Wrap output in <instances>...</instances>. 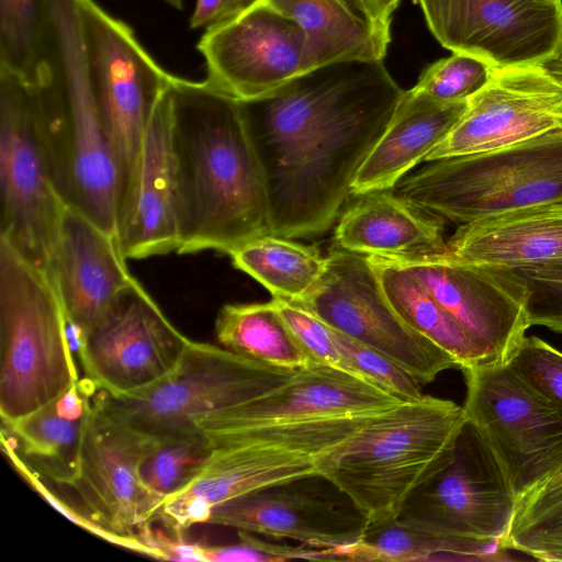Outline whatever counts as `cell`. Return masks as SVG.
Wrapping results in <instances>:
<instances>
[{"label":"cell","mask_w":562,"mask_h":562,"mask_svg":"<svg viewBox=\"0 0 562 562\" xmlns=\"http://www.w3.org/2000/svg\"><path fill=\"white\" fill-rule=\"evenodd\" d=\"M404 91L383 60H344L239 101L266 183L272 235L306 238L329 229Z\"/></svg>","instance_id":"6da1fadb"},{"label":"cell","mask_w":562,"mask_h":562,"mask_svg":"<svg viewBox=\"0 0 562 562\" xmlns=\"http://www.w3.org/2000/svg\"><path fill=\"white\" fill-rule=\"evenodd\" d=\"M168 91L177 252L229 255L271 234L266 183L239 101L209 80L172 75Z\"/></svg>","instance_id":"7a4b0ae2"},{"label":"cell","mask_w":562,"mask_h":562,"mask_svg":"<svg viewBox=\"0 0 562 562\" xmlns=\"http://www.w3.org/2000/svg\"><path fill=\"white\" fill-rule=\"evenodd\" d=\"M26 81L58 194L117 238L119 173L87 72L79 0L49 1Z\"/></svg>","instance_id":"3957f363"},{"label":"cell","mask_w":562,"mask_h":562,"mask_svg":"<svg viewBox=\"0 0 562 562\" xmlns=\"http://www.w3.org/2000/svg\"><path fill=\"white\" fill-rule=\"evenodd\" d=\"M465 420L463 406L449 400L424 395L398 403L317 460V472L369 522L396 518L407 497L448 460Z\"/></svg>","instance_id":"277c9868"},{"label":"cell","mask_w":562,"mask_h":562,"mask_svg":"<svg viewBox=\"0 0 562 562\" xmlns=\"http://www.w3.org/2000/svg\"><path fill=\"white\" fill-rule=\"evenodd\" d=\"M375 414L321 417L207 438L212 452L195 477L158 515L175 533L206 524L216 505L318 474L317 460L351 440Z\"/></svg>","instance_id":"5b68a950"},{"label":"cell","mask_w":562,"mask_h":562,"mask_svg":"<svg viewBox=\"0 0 562 562\" xmlns=\"http://www.w3.org/2000/svg\"><path fill=\"white\" fill-rule=\"evenodd\" d=\"M69 323L49 277L0 238V416L14 423L79 380Z\"/></svg>","instance_id":"8992f818"},{"label":"cell","mask_w":562,"mask_h":562,"mask_svg":"<svg viewBox=\"0 0 562 562\" xmlns=\"http://www.w3.org/2000/svg\"><path fill=\"white\" fill-rule=\"evenodd\" d=\"M442 222L562 202V128L504 148L427 161L392 190Z\"/></svg>","instance_id":"52a82bcc"},{"label":"cell","mask_w":562,"mask_h":562,"mask_svg":"<svg viewBox=\"0 0 562 562\" xmlns=\"http://www.w3.org/2000/svg\"><path fill=\"white\" fill-rule=\"evenodd\" d=\"M155 437L133 426L98 389L85 430L77 479L67 487L81 527L98 537L155 558L146 543L164 501L139 476Z\"/></svg>","instance_id":"ba28073f"},{"label":"cell","mask_w":562,"mask_h":562,"mask_svg":"<svg viewBox=\"0 0 562 562\" xmlns=\"http://www.w3.org/2000/svg\"><path fill=\"white\" fill-rule=\"evenodd\" d=\"M66 206L41 140L30 86L0 69V238L47 273Z\"/></svg>","instance_id":"9c48e42d"},{"label":"cell","mask_w":562,"mask_h":562,"mask_svg":"<svg viewBox=\"0 0 562 562\" xmlns=\"http://www.w3.org/2000/svg\"><path fill=\"white\" fill-rule=\"evenodd\" d=\"M296 371L191 340L162 380L128 395L106 393L133 426L157 437L198 430L194 424L202 417L261 396Z\"/></svg>","instance_id":"30bf717a"},{"label":"cell","mask_w":562,"mask_h":562,"mask_svg":"<svg viewBox=\"0 0 562 562\" xmlns=\"http://www.w3.org/2000/svg\"><path fill=\"white\" fill-rule=\"evenodd\" d=\"M79 10L87 72L116 161L120 204L170 74L146 52L125 22L94 0H79Z\"/></svg>","instance_id":"8fae6325"},{"label":"cell","mask_w":562,"mask_h":562,"mask_svg":"<svg viewBox=\"0 0 562 562\" xmlns=\"http://www.w3.org/2000/svg\"><path fill=\"white\" fill-rule=\"evenodd\" d=\"M517 503L498 459L467 419L448 460L407 497L397 518L434 536L504 547Z\"/></svg>","instance_id":"7c38bea8"},{"label":"cell","mask_w":562,"mask_h":562,"mask_svg":"<svg viewBox=\"0 0 562 562\" xmlns=\"http://www.w3.org/2000/svg\"><path fill=\"white\" fill-rule=\"evenodd\" d=\"M461 370L467 419L483 436L519 498L562 467V417L506 362Z\"/></svg>","instance_id":"4fadbf2b"},{"label":"cell","mask_w":562,"mask_h":562,"mask_svg":"<svg viewBox=\"0 0 562 562\" xmlns=\"http://www.w3.org/2000/svg\"><path fill=\"white\" fill-rule=\"evenodd\" d=\"M326 257L327 269L319 284L300 305L333 329L395 361L422 384L458 367L450 353L394 312L366 255L336 245Z\"/></svg>","instance_id":"5bb4252c"},{"label":"cell","mask_w":562,"mask_h":562,"mask_svg":"<svg viewBox=\"0 0 562 562\" xmlns=\"http://www.w3.org/2000/svg\"><path fill=\"white\" fill-rule=\"evenodd\" d=\"M76 341L85 378L113 396H123L169 375L191 339L136 280Z\"/></svg>","instance_id":"9a60e30c"},{"label":"cell","mask_w":562,"mask_h":562,"mask_svg":"<svg viewBox=\"0 0 562 562\" xmlns=\"http://www.w3.org/2000/svg\"><path fill=\"white\" fill-rule=\"evenodd\" d=\"M436 40L491 68L548 65L562 42L555 0H418Z\"/></svg>","instance_id":"2e32d148"},{"label":"cell","mask_w":562,"mask_h":562,"mask_svg":"<svg viewBox=\"0 0 562 562\" xmlns=\"http://www.w3.org/2000/svg\"><path fill=\"white\" fill-rule=\"evenodd\" d=\"M384 258L408 270L440 303L484 363L505 362L526 336L530 326L524 290L497 269L461 261L445 250Z\"/></svg>","instance_id":"e0dca14e"},{"label":"cell","mask_w":562,"mask_h":562,"mask_svg":"<svg viewBox=\"0 0 562 562\" xmlns=\"http://www.w3.org/2000/svg\"><path fill=\"white\" fill-rule=\"evenodd\" d=\"M562 128V78L546 65L492 68L425 162L491 151Z\"/></svg>","instance_id":"ac0fdd59"},{"label":"cell","mask_w":562,"mask_h":562,"mask_svg":"<svg viewBox=\"0 0 562 562\" xmlns=\"http://www.w3.org/2000/svg\"><path fill=\"white\" fill-rule=\"evenodd\" d=\"M212 85L238 101L268 95L305 68V35L296 22L254 2L198 42Z\"/></svg>","instance_id":"d6986e66"},{"label":"cell","mask_w":562,"mask_h":562,"mask_svg":"<svg viewBox=\"0 0 562 562\" xmlns=\"http://www.w3.org/2000/svg\"><path fill=\"white\" fill-rule=\"evenodd\" d=\"M206 524L327 549L358 540L369 520L334 483L315 474L223 502Z\"/></svg>","instance_id":"ffe728a7"},{"label":"cell","mask_w":562,"mask_h":562,"mask_svg":"<svg viewBox=\"0 0 562 562\" xmlns=\"http://www.w3.org/2000/svg\"><path fill=\"white\" fill-rule=\"evenodd\" d=\"M398 403L384 390L349 372L312 364L261 396L202 417L194 427L206 438H214L321 417L378 414Z\"/></svg>","instance_id":"44dd1931"},{"label":"cell","mask_w":562,"mask_h":562,"mask_svg":"<svg viewBox=\"0 0 562 562\" xmlns=\"http://www.w3.org/2000/svg\"><path fill=\"white\" fill-rule=\"evenodd\" d=\"M47 276L76 339L136 281L117 238L70 206L60 218Z\"/></svg>","instance_id":"7402d4cb"},{"label":"cell","mask_w":562,"mask_h":562,"mask_svg":"<svg viewBox=\"0 0 562 562\" xmlns=\"http://www.w3.org/2000/svg\"><path fill=\"white\" fill-rule=\"evenodd\" d=\"M117 240L126 259H145L178 249L168 87L148 121L119 204Z\"/></svg>","instance_id":"603a6c76"},{"label":"cell","mask_w":562,"mask_h":562,"mask_svg":"<svg viewBox=\"0 0 562 562\" xmlns=\"http://www.w3.org/2000/svg\"><path fill=\"white\" fill-rule=\"evenodd\" d=\"M445 251L473 265L510 268L562 259V202L459 225Z\"/></svg>","instance_id":"cb8c5ba5"},{"label":"cell","mask_w":562,"mask_h":562,"mask_svg":"<svg viewBox=\"0 0 562 562\" xmlns=\"http://www.w3.org/2000/svg\"><path fill=\"white\" fill-rule=\"evenodd\" d=\"M468 100L440 102L404 94L382 137L358 170L351 194L393 190L451 132Z\"/></svg>","instance_id":"d4e9b609"},{"label":"cell","mask_w":562,"mask_h":562,"mask_svg":"<svg viewBox=\"0 0 562 562\" xmlns=\"http://www.w3.org/2000/svg\"><path fill=\"white\" fill-rule=\"evenodd\" d=\"M335 229L336 245L366 256H412L443 251L441 220L392 190L356 195Z\"/></svg>","instance_id":"484cf974"},{"label":"cell","mask_w":562,"mask_h":562,"mask_svg":"<svg viewBox=\"0 0 562 562\" xmlns=\"http://www.w3.org/2000/svg\"><path fill=\"white\" fill-rule=\"evenodd\" d=\"M97 386L80 379L66 393L8 425L1 437L37 473L59 486L78 476L85 430Z\"/></svg>","instance_id":"4316f807"},{"label":"cell","mask_w":562,"mask_h":562,"mask_svg":"<svg viewBox=\"0 0 562 562\" xmlns=\"http://www.w3.org/2000/svg\"><path fill=\"white\" fill-rule=\"evenodd\" d=\"M299 24L305 35L306 71L344 60H383L390 29L367 0H260Z\"/></svg>","instance_id":"83f0119b"},{"label":"cell","mask_w":562,"mask_h":562,"mask_svg":"<svg viewBox=\"0 0 562 562\" xmlns=\"http://www.w3.org/2000/svg\"><path fill=\"white\" fill-rule=\"evenodd\" d=\"M367 258L386 301L406 325L450 353L460 369L484 363L458 323L408 270L384 257Z\"/></svg>","instance_id":"f1b7e54d"},{"label":"cell","mask_w":562,"mask_h":562,"mask_svg":"<svg viewBox=\"0 0 562 562\" xmlns=\"http://www.w3.org/2000/svg\"><path fill=\"white\" fill-rule=\"evenodd\" d=\"M493 547L487 542L434 536L393 518L369 522L351 543L322 549L321 560L417 562L487 559Z\"/></svg>","instance_id":"f546056e"},{"label":"cell","mask_w":562,"mask_h":562,"mask_svg":"<svg viewBox=\"0 0 562 562\" xmlns=\"http://www.w3.org/2000/svg\"><path fill=\"white\" fill-rule=\"evenodd\" d=\"M233 265L262 284L272 297L301 304L319 284L327 257L318 249L272 234L257 237L229 254Z\"/></svg>","instance_id":"4dcf8cb0"},{"label":"cell","mask_w":562,"mask_h":562,"mask_svg":"<svg viewBox=\"0 0 562 562\" xmlns=\"http://www.w3.org/2000/svg\"><path fill=\"white\" fill-rule=\"evenodd\" d=\"M218 344L240 356L300 370L314 363L279 314L273 301L225 304L215 319Z\"/></svg>","instance_id":"1f68e13d"},{"label":"cell","mask_w":562,"mask_h":562,"mask_svg":"<svg viewBox=\"0 0 562 562\" xmlns=\"http://www.w3.org/2000/svg\"><path fill=\"white\" fill-rule=\"evenodd\" d=\"M504 548L562 562V467L518 498Z\"/></svg>","instance_id":"d6a6232c"},{"label":"cell","mask_w":562,"mask_h":562,"mask_svg":"<svg viewBox=\"0 0 562 562\" xmlns=\"http://www.w3.org/2000/svg\"><path fill=\"white\" fill-rule=\"evenodd\" d=\"M211 452L209 439L199 430L157 436L139 464V476L165 503L195 477Z\"/></svg>","instance_id":"836d02e7"},{"label":"cell","mask_w":562,"mask_h":562,"mask_svg":"<svg viewBox=\"0 0 562 562\" xmlns=\"http://www.w3.org/2000/svg\"><path fill=\"white\" fill-rule=\"evenodd\" d=\"M50 0H0V69L27 80L42 47Z\"/></svg>","instance_id":"e575fe53"},{"label":"cell","mask_w":562,"mask_h":562,"mask_svg":"<svg viewBox=\"0 0 562 562\" xmlns=\"http://www.w3.org/2000/svg\"><path fill=\"white\" fill-rule=\"evenodd\" d=\"M495 269L522 288L529 326L540 325L562 334V259Z\"/></svg>","instance_id":"d590c367"},{"label":"cell","mask_w":562,"mask_h":562,"mask_svg":"<svg viewBox=\"0 0 562 562\" xmlns=\"http://www.w3.org/2000/svg\"><path fill=\"white\" fill-rule=\"evenodd\" d=\"M329 329L352 374L384 390L400 402H414L424 396L423 384L395 361L331 327Z\"/></svg>","instance_id":"8d00e7d4"},{"label":"cell","mask_w":562,"mask_h":562,"mask_svg":"<svg viewBox=\"0 0 562 562\" xmlns=\"http://www.w3.org/2000/svg\"><path fill=\"white\" fill-rule=\"evenodd\" d=\"M491 71L492 68L483 60L453 53L429 65L409 91L440 102L463 101L486 85Z\"/></svg>","instance_id":"74e56055"},{"label":"cell","mask_w":562,"mask_h":562,"mask_svg":"<svg viewBox=\"0 0 562 562\" xmlns=\"http://www.w3.org/2000/svg\"><path fill=\"white\" fill-rule=\"evenodd\" d=\"M516 375L562 417V352L525 336L505 361Z\"/></svg>","instance_id":"f35d334b"},{"label":"cell","mask_w":562,"mask_h":562,"mask_svg":"<svg viewBox=\"0 0 562 562\" xmlns=\"http://www.w3.org/2000/svg\"><path fill=\"white\" fill-rule=\"evenodd\" d=\"M272 301L294 338L314 363L331 366L351 373L329 327L322 319L300 304L278 297H272Z\"/></svg>","instance_id":"ab89813d"},{"label":"cell","mask_w":562,"mask_h":562,"mask_svg":"<svg viewBox=\"0 0 562 562\" xmlns=\"http://www.w3.org/2000/svg\"><path fill=\"white\" fill-rule=\"evenodd\" d=\"M254 0H196L190 18L192 30L209 31L239 15Z\"/></svg>","instance_id":"60d3db41"},{"label":"cell","mask_w":562,"mask_h":562,"mask_svg":"<svg viewBox=\"0 0 562 562\" xmlns=\"http://www.w3.org/2000/svg\"><path fill=\"white\" fill-rule=\"evenodd\" d=\"M401 0H367L375 19L385 27L390 29L391 16Z\"/></svg>","instance_id":"b9f144b4"},{"label":"cell","mask_w":562,"mask_h":562,"mask_svg":"<svg viewBox=\"0 0 562 562\" xmlns=\"http://www.w3.org/2000/svg\"><path fill=\"white\" fill-rule=\"evenodd\" d=\"M557 76L562 78V42L557 56L547 65Z\"/></svg>","instance_id":"7bdbcfd3"},{"label":"cell","mask_w":562,"mask_h":562,"mask_svg":"<svg viewBox=\"0 0 562 562\" xmlns=\"http://www.w3.org/2000/svg\"><path fill=\"white\" fill-rule=\"evenodd\" d=\"M162 1L176 10H182V8H183V0H162Z\"/></svg>","instance_id":"ee69618b"},{"label":"cell","mask_w":562,"mask_h":562,"mask_svg":"<svg viewBox=\"0 0 562 562\" xmlns=\"http://www.w3.org/2000/svg\"><path fill=\"white\" fill-rule=\"evenodd\" d=\"M555 1H560V2H562V0H555Z\"/></svg>","instance_id":"f6af8a7d"}]
</instances>
